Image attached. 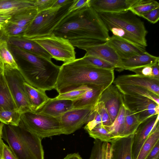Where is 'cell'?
I'll return each instance as SVG.
<instances>
[{
    "label": "cell",
    "mask_w": 159,
    "mask_h": 159,
    "mask_svg": "<svg viewBox=\"0 0 159 159\" xmlns=\"http://www.w3.org/2000/svg\"><path fill=\"white\" fill-rule=\"evenodd\" d=\"M97 106L98 111L101 118L102 125L105 126L111 125L112 122L103 102L98 101Z\"/></svg>",
    "instance_id": "obj_40"
},
{
    "label": "cell",
    "mask_w": 159,
    "mask_h": 159,
    "mask_svg": "<svg viewBox=\"0 0 159 159\" xmlns=\"http://www.w3.org/2000/svg\"><path fill=\"white\" fill-rule=\"evenodd\" d=\"M99 101L103 102L112 123L124 103L122 94L116 85L112 84L103 92Z\"/></svg>",
    "instance_id": "obj_13"
},
{
    "label": "cell",
    "mask_w": 159,
    "mask_h": 159,
    "mask_svg": "<svg viewBox=\"0 0 159 159\" xmlns=\"http://www.w3.org/2000/svg\"><path fill=\"white\" fill-rule=\"evenodd\" d=\"M63 159H82L78 153H73L67 155Z\"/></svg>",
    "instance_id": "obj_49"
},
{
    "label": "cell",
    "mask_w": 159,
    "mask_h": 159,
    "mask_svg": "<svg viewBox=\"0 0 159 159\" xmlns=\"http://www.w3.org/2000/svg\"><path fill=\"white\" fill-rule=\"evenodd\" d=\"M2 139L18 159H44L41 139L20 126L4 125Z\"/></svg>",
    "instance_id": "obj_4"
},
{
    "label": "cell",
    "mask_w": 159,
    "mask_h": 159,
    "mask_svg": "<svg viewBox=\"0 0 159 159\" xmlns=\"http://www.w3.org/2000/svg\"><path fill=\"white\" fill-rule=\"evenodd\" d=\"M113 83L115 85H132L146 88L159 96V79L136 74L118 76Z\"/></svg>",
    "instance_id": "obj_15"
},
{
    "label": "cell",
    "mask_w": 159,
    "mask_h": 159,
    "mask_svg": "<svg viewBox=\"0 0 159 159\" xmlns=\"http://www.w3.org/2000/svg\"><path fill=\"white\" fill-rule=\"evenodd\" d=\"M4 125L1 122L0 123V139H2L3 130Z\"/></svg>",
    "instance_id": "obj_52"
},
{
    "label": "cell",
    "mask_w": 159,
    "mask_h": 159,
    "mask_svg": "<svg viewBox=\"0 0 159 159\" xmlns=\"http://www.w3.org/2000/svg\"><path fill=\"white\" fill-rule=\"evenodd\" d=\"M137 0H90L89 5L97 12L119 13L129 11Z\"/></svg>",
    "instance_id": "obj_14"
},
{
    "label": "cell",
    "mask_w": 159,
    "mask_h": 159,
    "mask_svg": "<svg viewBox=\"0 0 159 159\" xmlns=\"http://www.w3.org/2000/svg\"><path fill=\"white\" fill-rule=\"evenodd\" d=\"M159 141V126L151 133L145 141L136 159H145L149 153Z\"/></svg>",
    "instance_id": "obj_32"
},
{
    "label": "cell",
    "mask_w": 159,
    "mask_h": 159,
    "mask_svg": "<svg viewBox=\"0 0 159 159\" xmlns=\"http://www.w3.org/2000/svg\"><path fill=\"white\" fill-rule=\"evenodd\" d=\"M9 45L17 47L33 54L51 61L52 57L38 44L23 36L7 38Z\"/></svg>",
    "instance_id": "obj_18"
},
{
    "label": "cell",
    "mask_w": 159,
    "mask_h": 159,
    "mask_svg": "<svg viewBox=\"0 0 159 159\" xmlns=\"http://www.w3.org/2000/svg\"><path fill=\"white\" fill-rule=\"evenodd\" d=\"M75 0L62 6L51 7L38 12L29 25L23 36L31 39L49 35L69 13V9Z\"/></svg>",
    "instance_id": "obj_5"
},
{
    "label": "cell",
    "mask_w": 159,
    "mask_h": 159,
    "mask_svg": "<svg viewBox=\"0 0 159 159\" xmlns=\"http://www.w3.org/2000/svg\"><path fill=\"white\" fill-rule=\"evenodd\" d=\"M4 65L0 62V79L2 73L4 69Z\"/></svg>",
    "instance_id": "obj_53"
},
{
    "label": "cell",
    "mask_w": 159,
    "mask_h": 159,
    "mask_svg": "<svg viewBox=\"0 0 159 159\" xmlns=\"http://www.w3.org/2000/svg\"><path fill=\"white\" fill-rule=\"evenodd\" d=\"M89 88L81 97L73 101V109L92 108L98 102L100 96L107 87L88 84Z\"/></svg>",
    "instance_id": "obj_20"
},
{
    "label": "cell",
    "mask_w": 159,
    "mask_h": 159,
    "mask_svg": "<svg viewBox=\"0 0 159 159\" xmlns=\"http://www.w3.org/2000/svg\"><path fill=\"white\" fill-rule=\"evenodd\" d=\"M19 126L41 139L63 134L59 117L38 112L29 111L23 114Z\"/></svg>",
    "instance_id": "obj_6"
},
{
    "label": "cell",
    "mask_w": 159,
    "mask_h": 159,
    "mask_svg": "<svg viewBox=\"0 0 159 159\" xmlns=\"http://www.w3.org/2000/svg\"><path fill=\"white\" fill-rule=\"evenodd\" d=\"M14 110H18L4 75L3 69L0 79V111Z\"/></svg>",
    "instance_id": "obj_25"
},
{
    "label": "cell",
    "mask_w": 159,
    "mask_h": 159,
    "mask_svg": "<svg viewBox=\"0 0 159 159\" xmlns=\"http://www.w3.org/2000/svg\"><path fill=\"white\" fill-rule=\"evenodd\" d=\"M159 114L153 115L141 123L134 135L133 159H136L143 145L151 132L159 126Z\"/></svg>",
    "instance_id": "obj_12"
},
{
    "label": "cell",
    "mask_w": 159,
    "mask_h": 159,
    "mask_svg": "<svg viewBox=\"0 0 159 159\" xmlns=\"http://www.w3.org/2000/svg\"><path fill=\"white\" fill-rule=\"evenodd\" d=\"M85 55L95 57L114 65L115 69L119 64L121 59L115 50L107 42L85 49Z\"/></svg>",
    "instance_id": "obj_19"
},
{
    "label": "cell",
    "mask_w": 159,
    "mask_h": 159,
    "mask_svg": "<svg viewBox=\"0 0 159 159\" xmlns=\"http://www.w3.org/2000/svg\"><path fill=\"white\" fill-rule=\"evenodd\" d=\"M3 159H18L8 146L4 143Z\"/></svg>",
    "instance_id": "obj_45"
},
{
    "label": "cell",
    "mask_w": 159,
    "mask_h": 159,
    "mask_svg": "<svg viewBox=\"0 0 159 159\" xmlns=\"http://www.w3.org/2000/svg\"><path fill=\"white\" fill-rule=\"evenodd\" d=\"M159 62L134 69L130 71L137 75L159 79Z\"/></svg>",
    "instance_id": "obj_36"
},
{
    "label": "cell",
    "mask_w": 159,
    "mask_h": 159,
    "mask_svg": "<svg viewBox=\"0 0 159 159\" xmlns=\"http://www.w3.org/2000/svg\"><path fill=\"white\" fill-rule=\"evenodd\" d=\"M134 135L116 138L111 141V159H133Z\"/></svg>",
    "instance_id": "obj_17"
},
{
    "label": "cell",
    "mask_w": 159,
    "mask_h": 159,
    "mask_svg": "<svg viewBox=\"0 0 159 159\" xmlns=\"http://www.w3.org/2000/svg\"><path fill=\"white\" fill-rule=\"evenodd\" d=\"M107 43L115 50L121 59L129 58L146 51L145 48L131 44L113 35L110 37Z\"/></svg>",
    "instance_id": "obj_16"
},
{
    "label": "cell",
    "mask_w": 159,
    "mask_h": 159,
    "mask_svg": "<svg viewBox=\"0 0 159 159\" xmlns=\"http://www.w3.org/2000/svg\"><path fill=\"white\" fill-rule=\"evenodd\" d=\"M104 23L110 24L127 31L147 44L148 33L144 23L129 11L119 13H98Z\"/></svg>",
    "instance_id": "obj_7"
},
{
    "label": "cell",
    "mask_w": 159,
    "mask_h": 159,
    "mask_svg": "<svg viewBox=\"0 0 159 159\" xmlns=\"http://www.w3.org/2000/svg\"><path fill=\"white\" fill-rule=\"evenodd\" d=\"M126 110V107L124 103L112 124L109 126H104L113 136L114 139L122 137L125 128Z\"/></svg>",
    "instance_id": "obj_29"
},
{
    "label": "cell",
    "mask_w": 159,
    "mask_h": 159,
    "mask_svg": "<svg viewBox=\"0 0 159 159\" xmlns=\"http://www.w3.org/2000/svg\"><path fill=\"white\" fill-rule=\"evenodd\" d=\"M0 26H1V25H0Z\"/></svg>",
    "instance_id": "obj_54"
},
{
    "label": "cell",
    "mask_w": 159,
    "mask_h": 159,
    "mask_svg": "<svg viewBox=\"0 0 159 159\" xmlns=\"http://www.w3.org/2000/svg\"><path fill=\"white\" fill-rule=\"evenodd\" d=\"M4 72L19 111L22 114L32 111L24 87L25 80L22 70L4 65Z\"/></svg>",
    "instance_id": "obj_9"
},
{
    "label": "cell",
    "mask_w": 159,
    "mask_h": 159,
    "mask_svg": "<svg viewBox=\"0 0 159 159\" xmlns=\"http://www.w3.org/2000/svg\"><path fill=\"white\" fill-rule=\"evenodd\" d=\"M25 92L31 111L37 112L48 101L49 98L45 91L34 88L25 80L23 83Z\"/></svg>",
    "instance_id": "obj_24"
},
{
    "label": "cell",
    "mask_w": 159,
    "mask_h": 159,
    "mask_svg": "<svg viewBox=\"0 0 159 159\" xmlns=\"http://www.w3.org/2000/svg\"><path fill=\"white\" fill-rule=\"evenodd\" d=\"M82 58L90 64L99 68L108 70L115 69L113 65L95 57L85 55Z\"/></svg>",
    "instance_id": "obj_38"
},
{
    "label": "cell",
    "mask_w": 159,
    "mask_h": 159,
    "mask_svg": "<svg viewBox=\"0 0 159 159\" xmlns=\"http://www.w3.org/2000/svg\"><path fill=\"white\" fill-rule=\"evenodd\" d=\"M141 123L136 115L126 108L125 128L122 137L134 134Z\"/></svg>",
    "instance_id": "obj_33"
},
{
    "label": "cell",
    "mask_w": 159,
    "mask_h": 159,
    "mask_svg": "<svg viewBox=\"0 0 159 159\" xmlns=\"http://www.w3.org/2000/svg\"><path fill=\"white\" fill-rule=\"evenodd\" d=\"M35 0H0V16H12L27 9L35 7Z\"/></svg>",
    "instance_id": "obj_23"
},
{
    "label": "cell",
    "mask_w": 159,
    "mask_h": 159,
    "mask_svg": "<svg viewBox=\"0 0 159 159\" xmlns=\"http://www.w3.org/2000/svg\"><path fill=\"white\" fill-rule=\"evenodd\" d=\"M93 107L73 109L59 117L63 134H71L86 124Z\"/></svg>",
    "instance_id": "obj_11"
},
{
    "label": "cell",
    "mask_w": 159,
    "mask_h": 159,
    "mask_svg": "<svg viewBox=\"0 0 159 159\" xmlns=\"http://www.w3.org/2000/svg\"><path fill=\"white\" fill-rule=\"evenodd\" d=\"M116 85L122 94L148 98L159 105V96L146 88L132 85Z\"/></svg>",
    "instance_id": "obj_26"
},
{
    "label": "cell",
    "mask_w": 159,
    "mask_h": 159,
    "mask_svg": "<svg viewBox=\"0 0 159 159\" xmlns=\"http://www.w3.org/2000/svg\"><path fill=\"white\" fill-rule=\"evenodd\" d=\"M23 114L18 110L0 111V121L5 125L19 126Z\"/></svg>",
    "instance_id": "obj_34"
},
{
    "label": "cell",
    "mask_w": 159,
    "mask_h": 159,
    "mask_svg": "<svg viewBox=\"0 0 159 159\" xmlns=\"http://www.w3.org/2000/svg\"><path fill=\"white\" fill-rule=\"evenodd\" d=\"M90 0H75L70 7L69 13L89 5Z\"/></svg>",
    "instance_id": "obj_44"
},
{
    "label": "cell",
    "mask_w": 159,
    "mask_h": 159,
    "mask_svg": "<svg viewBox=\"0 0 159 159\" xmlns=\"http://www.w3.org/2000/svg\"><path fill=\"white\" fill-rule=\"evenodd\" d=\"M8 47L13 55L24 62L22 70L27 83L45 91L55 89L60 66L17 47L9 45Z\"/></svg>",
    "instance_id": "obj_3"
},
{
    "label": "cell",
    "mask_w": 159,
    "mask_h": 159,
    "mask_svg": "<svg viewBox=\"0 0 159 159\" xmlns=\"http://www.w3.org/2000/svg\"><path fill=\"white\" fill-rule=\"evenodd\" d=\"M103 142L95 139L89 159H102Z\"/></svg>",
    "instance_id": "obj_41"
},
{
    "label": "cell",
    "mask_w": 159,
    "mask_h": 159,
    "mask_svg": "<svg viewBox=\"0 0 159 159\" xmlns=\"http://www.w3.org/2000/svg\"><path fill=\"white\" fill-rule=\"evenodd\" d=\"M141 17L152 24L157 23L159 19V7L150 11Z\"/></svg>",
    "instance_id": "obj_43"
},
{
    "label": "cell",
    "mask_w": 159,
    "mask_h": 159,
    "mask_svg": "<svg viewBox=\"0 0 159 159\" xmlns=\"http://www.w3.org/2000/svg\"><path fill=\"white\" fill-rule=\"evenodd\" d=\"M88 132L90 137L102 142L110 143L114 139L113 136L102 124L96 126Z\"/></svg>",
    "instance_id": "obj_35"
},
{
    "label": "cell",
    "mask_w": 159,
    "mask_h": 159,
    "mask_svg": "<svg viewBox=\"0 0 159 159\" xmlns=\"http://www.w3.org/2000/svg\"><path fill=\"white\" fill-rule=\"evenodd\" d=\"M108 32L98 13L89 5L69 13L52 33L84 50L106 42L110 37Z\"/></svg>",
    "instance_id": "obj_1"
},
{
    "label": "cell",
    "mask_w": 159,
    "mask_h": 159,
    "mask_svg": "<svg viewBox=\"0 0 159 159\" xmlns=\"http://www.w3.org/2000/svg\"><path fill=\"white\" fill-rule=\"evenodd\" d=\"M11 16H0V25L4 26L7 24Z\"/></svg>",
    "instance_id": "obj_48"
},
{
    "label": "cell",
    "mask_w": 159,
    "mask_h": 159,
    "mask_svg": "<svg viewBox=\"0 0 159 159\" xmlns=\"http://www.w3.org/2000/svg\"><path fill=\"white\" fill-rule=\"evenodd\" d=\"M159 7V3L154 0H137L129 11L136 15L142 16L151 10Z\"/></svg>",
    "instance_id": "obj_31"
},
{
    "label": "cell",
    "mask_w": 159,
    "mask_h": 159,
    "mask_svg": "<svg viewBox=\"0 0 159 159\" xmlns=\"http://www.w3.org/2000/svg\"><path fill=\"white\" fill-rule=\"evenodd\" d=\"M29 25L18 27L6 24L3 26V28L7 38L20 37L23 36Z\"/></svg>",
    "instance_id": "obj_39"
},
{
    "label": "cell",
    "mask_w": 159,
    "mask_h": 159,
    "mask_svg": "<svg viewBox=\"0 0 159 159\" xmlns=\"http://www.w3.org/2000/svg\"><path fill=\"white\" fill-rule=\"evenodd\" d=\"M71 0H56L51 7H57L67 4Z\"/></svg>",
    "instance_id": "obj_47"
},
{
    "label": "cell",
    "mask_w": 159,
    "mask_h": 159,
    "mask_svg": "<svg viewBox=\"0 0 159 159\" xmlns=\"http://www.w3.org/2000/svg\"><path fill=\"white\" fill-rule=\"evenodd\" d=\"M4 143L2 139H0V159H3V153Z\"/></svg>",
    "instance_id": "obj_50"
},
{
    "label": "cell",
    "mask_w": 159,
    "mask_h": 159,
    "mask_svg": "<svg viewBox=\"0 0 159 159\" xmlns=\"http://www.w3.org/2000/svg\"><path fill=\"white\" fill-rule=\"evenodd\" d=\"M38 13L35 7L27 9L11 16L6 24L18 27L29 25Z\"/></svg>",
    "instance_id": "obj_27"
},
{
    "label": "cell",
    "mask_w": 159,
    "mask_h": 159,
    "mask_svg": "<svg viewBox=\"0 0 159 159\" xmlns=\"http://www.w3.org/2000/svg\"><path fill=\"white\" fill-rule=\"evenodd\" d=\"M159 141L156 143L145 159H159Z\"/></svg>",
    "instance_id": "obj_46"
},
{
    "label": "cell",
    "mask_w": 159,
    "mask_h": 159,
    "mask_svg": "<svg viewBox=\"0 0 159 159\" xmlns=\"http://www.w3.org/2000/svg\"><path fill=\"white\" fill-rule=\"evenodd\" d=\"M122 96L126 107L136 115L141 123L159 114V105L148 98L124 94Z\"/></svg>",
    "instance_id": "obj_10"
},
{
    "label": "cell",
    "mask_w": 159,
    "mask_h": 159,
    "mask_svg": "<svg viewBox=\"0 0 159 159\" xmlns=\"http://www.w3.org/2000/svg\"><path fill=\"white\" fill-rule=\"evenodd\" d=\"M108 31H111L113 35L134 45L145 48L147 46L139 38L121 28L110 24L104 23Z\"/></svg>",
    "instance_id": "obj_28"
},
{
    "label": "cell",
    "mask_w": 159,
    "mask_h": 159,
    "mask_svg": "<svg viewBox=\"0 0 159 159\" xmlns=\"http://www.w3.org/2000/svg\"><path fill=\"white\" fill-rule=\"evenodd\" d=\"M158 57L154 56L145 51L141 54L129 58L121 59L116 68L118 71L131 70L139 67L155 64L159 62Z\"/></svg>",
    "instance_id": "obj_21"
},
{
    "label": "cell",
    "mask_w": 159,
    "mask_h": 159,
    "mask_svg": "<svg viewBox=\"0 0 159 159\" xmlns=\"http://www.w3.org/2000/svg\"><path fill=\"white\" fill-rule=\"evenodd\" d=\"M88 88V85H83L72 90L59 94L55 98L56 99L69 100L73 101L83 95Z\"/></svg>",
    "instance_id": "obj_37"
},
{
    "label": "cell",
    "mask_w": 159,
    "mask_h": 159,
    "mask_svg": "<svg viewBox=\"0 0 159 159\" xmlns=\"http://www.w3.org/2000/svg\"><path fill=\"white\" fill-rule=\"evenodd\" d=\"M114 70L97 67L82 57L75 59L60 66L55 89L60 94L84 85L107 87L115 79Z\"/></svg>",
    "instance_id": "obj_2"
},
{
    "label": "cell",
    "mask_w": 159,
    "mask_h": 159,
    "mask_svg": "<svg viewBox=\"0 0 159 159\" xmlns=\"http://www.w3.org/2000/svg\"><path fill=\"white\" fill-rule=\"evenodd\" d=\"M30 39L38 44L57 60L66 63L75 59V48L70 41L53 33Z\"/></svg>",
    "instance_id": "obj_8"
},
{
    "label": "cell",
    "mask_w": 159,
    "mask_h": 159,
    "mask_svg": "<svg viewBox=\"0 0 159 159\" xmlns=\"http://www.w3.org/2000/svg\"><path fill=\"white\" fill-rule=\"evenodd\" d=\"M73 109V101L69 100L50 98L38 111L50 116L58 117L67 111Z\"/></svg>",
    "instance_id": "obj_22"
},
{
    "label": "cell",
    "mask_w": 159,
    "mask_h": 159,
    "mask_svg": "<svg viewBox=\"0 0 159 159\" xmlns=\"http://www.w3.org/2000/svg\"><path fill=\"white\" fill-rule=\"evenodd\" d=\"M3 26H0V41L4 39L7 38L4 33Z\"/></svg>",
    "instance_id": "obj_51"
},
{
    "label": "cell",
    "mask_w": 159,
    "mask_h": 159,
    "mask_svg": "<svg viewBox=\"0 0 159 159\" xmlns=\"http://www.w3.org/2000/svg\"><path fill=\"white\" fill-rule=\"evenodd\" d=\"M56 0H35V7L39 12L51 8Z\"/></svg>",
    "instance_id": "obj_42"
},
{
    "label": "cell",
    "mask_w": 159,
    "mask_h": 159,
    "mask_svg": "<svg viewBox=\"0 0 159 159\" xmlns=\"http://www.w3.org/2000/svg\"><path fill=\"white\" fill-rule=\"evenodd\" d=\"M0 62L12 69L21 70L10 50L7 38L0 41Z\"/></svg>",
    "instance_id": "obj_30"
}]
</instances>
